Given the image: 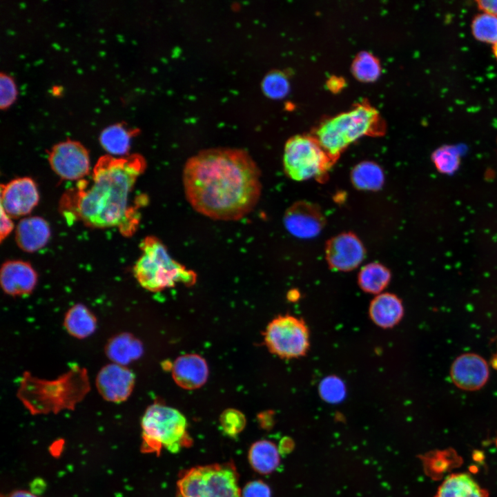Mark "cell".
<instances>
[{
    "label": "cell",
    "mask_w": 497,
    "mask_h": 497,
    "mask_svg": "<svg viewBox=\"0 0 497 497\" xmlns=\"http://www.w3.org/2000/svg\"><path fill=\"white\" fill-rule=\"evenodd\" d=\"M182 179L194 210L217 220L242 218L254 208L262 190L258 166L238 148L201 150L186 162Z\"/></svg>",
    "instance_id": "6da1fadb"
},
{
    "label": "cell",
    "mask_w": 497,
    "mask_h": 497,
    "mask_svg": "<svg viewBox=\"0 0 497 497\" xmlns=\"http://www.w3.org/2000/svg\"><path fill=\"white\" fill-rule=\"evenodd\" d=\"M146 167L138 154L115 157L101 156L96 163L91 182L78 181L76 187L65 193L59 210L68 220L80 221L88 227H118L124 235H131L138 222V213L128 206V199Z\"/></svg>",
    "instance_id": "7a4b0ae2"
},
{
    "label": "cell",
    "mask_w": 497,
    "mask_h": 497,
    "mask_svg": "<svg viewBox=\"0 0 497 497\" xmlns=\"http://www.w3.org/2000/svg\"><path fill=\"white\" fill-rule=\"evenodd\" d=\"M384 126L378 111L366 102L322 122L315 139L334 160L351 143L364 135H380Z\"/></svg>",
    "instance_id": "3957f363"
},
{
    "label": "cell",
    "mask_w": 497,
    "mask_h": 497,
    "mask_svg": "<svg viewBox=\"0 0 497 497\" xmlns=\"http://www.w3.org/2000/svg\"><path fill=\"white\" fill-rule=\"evenodd\" d=\"M142 255L133 267L134 275L145 289L161 291L181 283L193 285L196 273L175 260L166 246L155 236H147L141 242Z\"/></svg>",
    "instance_id": "277c9868"
},
{
    "label": "cell",
    "mask_w": 497,
    "mask_h": 497,
    "mask_svg": "<svg viewBox=\"0 0 497 497\" xmlns=\"http://www.w3.org/2000/svg\"><path fill=\"white\" fill-rule=\"evenodd\" d=\"M141 451L159 455L163 449L177 453L192 444L184 416L178 410L162 404L148 407L142 419Z\"/></svg>",
    "instance_id": "5b68a950"
},
{
    "label": "cell",
    "mask_w": 497,
    "mask_h": 497,
    "mask_svg": "<svg viewBox=\"0 0 497 497\" xmlns=\"http://www.w3.org/2000/svg\"><path fill=\"white\" fill-rule=\"evenodd\" d=\"M177 497H242L232 462L193 467L177 483Z\"/></svg>",
    "instance_id": "8992f818"
},
{
    "label": "cell",
    "mask_w": 497,
    "mask_h": 497,
    "mask_svg": "<svg viewBox=\"0 0 497 497\" xmlns=\"http://www.w3.org/2000/svg\"><path fill=\"white\" fill-rule=\"evenodd\" d=\"M333 161L315 137L296 135L290 138L284 146V169L295 181L322 176Z\"/></svg>",
    "instance_id": "52a82bcc"
},
{
    "label": "cell",
    "mask_w": 497,
    "mask_h": 497,
    "mask_svg": "<svg viewBox=\"0 0 497 497\" xmlns=\"http://www.w3.org/2000/svg\"><path fill=\"white\" fill-rule=\"evenodd\" d=\"M264 339L270 352L282 358L303 356L309 347V333L304 321L289 314L273 319L264 331Z\"/></svg>",
    "instance_id": "ba28073f"
},
{
    "label": "cell",
    "mask_w": 497,
    "mask_h": 497,
    "mask_svg": "<svg viewBox=\"0 0 497 497\" xmlns=\"http://www.w3.org/2000/svg\"><path fill=\"white\" fill-rule=\"evenodd\" d=\"M48 161L52 170L66 180H81L90 172L88 150L77 141L68 139L51 148Z\"/></svg>",
    "instance_id": "9c48e42d"
},
{
    "label": "cell",
    "mask_w": 497,
    "mask_h": 497,
    "mask_svg": "<svg viewBox=\"0 0 497 497\" xmlns=\"http://www.w3.org/2000/svg\"><path fill=\"white\" fill-rule=\"evenodd\" d=\"M39 200L37 186L30 177L16 178L1 185V208L10 217L28 215Z\"/></svg>",
    "instance_id": "30bf717a"
},
{
    "label": "cell",
    "mask_w": 497,
    "mask_h": 497,
    "mask_svg": "<svg viewBox=\"0 0 497 497\" xmlns=\"http://www.w3.org/2000/svg\"><path fill=\"white\" fill-rule=\"evenodd\" d=\"M364 248L360 240L351 233L331 238L326 246V257L330 267L336 271H349L363 260Z\"/></svg>",
    "instance_id": "8fae6325"
},
{
    "label": "cell",
    "mask_w": 497,
    "mask_h": 497,
    "mask_svg": "<svg viewBox=\"0 0 497 497\" xmlns=\"http://www.w3.org/2000/svg\"><path fill=\"white\" fill-rule=\"evenodd\" d=\"M284 224L293 236L309 239L317 236L324 224V217L313 204L300 201L293 204L286 211Z\"/></svg>",
    "instance_id": "7c38bea8"
},
{
    "label": "cell",
    "mask_w": 497,
    "mask_h": 497,
    "mask_svg": "<svg viewBox=\"0 0 497 497\" xmlns=\"http://www.w3.org/2000/svg\"><path fill=\"white\" fill-rule=\"evenodd\" d=\"M451 375L454 382L466 390H476L483 387L489 376L486 362L473 353L463 354L453 363Z\"/></svg>",
    "instance_id": "4fadbf2b"
},
{
    "label": "cell",
    "mask_w": 497,
    "mask_h": 497,
    "mask_svg": "<svg viewBox=\"0 0 497 497\" xmlns=\"http://www.w3.org/2000/svg\"><path fill=\"white\" fill-rule=\"evenodd\" d=\"M172 376L180 387L192 390L201 387L208 377V368L204 358L195 353L178 357L172 367Z\"/></svg>",
    "instance_id": "5bb4252c"
},
{
    "label": "cell",
    "mask_w": 497,
    "mask_h": 497,
    "mask_svg": "<svg viewBox=\"0 0 497 497\" xmlns=\"http://www.w3.org/2000/svg\"><path fill=\"white\" fill-rule=\"evenodd\" d=\"M1 284L11 295L30 293L37 283V275L29 262L8 260L1 268Z\"/></svg>",
    "instance_id": "9a60e30c"
},
{
    "label": "cell",
    "mask_w": 497,
    "mask_h": 497,
    "mask_svg": "<svg viewBox=\"0 0 497 497\" xmlns=\"http://www.w3.org/2000/svg\"><path fill=\"white\" fill-rule=\"evenodd\" d=\"M50 237L48 223L39 216L23 218L15 231V240L18 246L28 253L36 252L44 247Z\"/></svg>",
    "instance_id": "2e32d148"
},
{
    "label": "cell",
    "mask_w": 497,
    "mask_h": 497,
    "mask_svg": "<svg viewBox=\"0 0 497 497\" xmlns=\"http://www.w3.org/2000/svg\"><path fill=\"white\" fill-rule=\"evenodd\" d=\"M133 376L126 369L117 365L104 368L98 378V387L103 396L110 401L125 400L130 393Z\"/></svg>",
    "instance_id": "e0dca14e"
},
{
    "label": "cell",
    "mask_w": 497,
    "mask_h": 497,
    "mask_svg": "<svg viewBox=\"0 0 497 497\" xmlns=\"http://www.w3.org/2000/svg\"><path fill=\"white\" fill-rule=\"evenodd\" d=\"M369 315L376 325L391 328L397 324L403 315L402 302L394 294L380 293L371 301Z\"/></svg>",
    "instance_id": "ac0fdd59"
},
{
    "label": "cell",
    "mask_w": 497,
    "mask_h": 497,
    "mask_svg": "<svg viewBox=\"0 0 497 497\" xmlns=\"http://www.w3.org/2000/svg\"><path fill=\"white\" fill-rule=\"evenodd\" d=\"M436 497H485V492L468 474H453L439 487Z\"/></svg>",
    "instance_id": "d6986e66"
},
{
    "label": "cell",
    "mask_w": 497,
    "mask_h": 497,
    "mask_svg": "<svg viewBox=\"0 0 497 497\" xmlns=\"http://www.w3.org/2000/svg\"><path fill=\"white\" fill-rule=\"evenodd\" d=\"M132 133L121 124H113L101 132L99 143L110 155L124 156L130 149Z\"/></svg>",
    "instance_id": "ffe728a7"
},
{
    "label": "cell",
    "mask_w": 497,
    "mask_h": 497,
    "mask_svg": "<svg viewBox=\"0 0 497 497\" xmlns=\"http://www.w3.org/2000/svg\"><path fill=\"white\" fill-rule=\"evenodd\" d=\"M248 459L255 471L265 474L275 470L280 463L276 446L268 440L255 442L249 450Z\"/></svg>",
    "instance_id": "44dd1931"
},
{
    "label": "cell",
    "mask_w": 497,
    "mask_h": 497,
    "mask_svg": "<svg viewBox=\"0 0 497 497\" xmlns=\"http://www.w3.org/2000/svg\"><path fill=\"white\" fill-rule=\"evenodd\" d=\"M351 177L354 186L360 190L377 191L384 183L382 168L373 162H362L356 165Z\"/></svg>",
    "instance_id": "7402d4cb"
},
{
    "label": "cell",
    "mask_w": 497,
    "mask_h": 497,
    "mask_svg": "<svg viewBox=\"0 0 497 497\" xmlns=\"http://www.w3.org/2000/svg\"><path fill=\"white\" fill-rule=\"evenodd\" d=\"M391 278L389 271L382 264L373 262L367 264L360 271L358 284L369 293H379L388 285Z\"/></svg>",
    "instance_id": "603a6c76"
},
{
    "label": "cell",
    "mask_w": 497,
    "mask_h": 497,
    "mask_svg": "<svg viewBox=\"0 0 497 497\" xmlns=\"http://www.w3.org/2000/svg\"><path fill=\"white\" fill-rule=\"evenodd\" d=\"M351 70L354 77L363 82L376 81L381 74L378 59L367 51L360 52L353 61Z\"/></svg>",
    "instance_id": "cb8c5ba5"
},
{
    "label": "cell",
    "mask_w": 497,
    "mask_h": 497,
    "mask_svg": "<svg viewBox=\"0 0 497 497\" xmlns=\"http://www.w3.org/2000/svg\"><path fill=\"white\" fill-rule=\"evenodd\" d=\"M471 31L477 41L494 44L497 41V17L484 12L476 14L471 23Z\"/></svg>",
    "instance_id": "d4e9b609"
},
{
    "label": "cell",
    "mask_w": 497,
    "mask_h": 497,
    "mask_svg": "<svg viewBox=\"0 0 497 497\" xmlns=\"http://www.w3.org/2000/svg\"><path fill=\"white\" fill-rule=\"evenodd\" d=\"M436 169L444 174H452L459 167L460 155L456 148L450 145L442 146L431 155Z\"/></svg>",
    "instance_id": "484cf974"
},
{
    "label": "cell",
    "mask_w": 497,
    "mask_h": 497,
    "mask_svg": "<svg viewBox=\"0 0 497 497\" xmlns=\"http://www.w3.org/2000/svg\"><path fill=\"white\" fill-rule=\"evenodd\" d=\"M68 329L77 336H86L94 329L93 318L86 309L80 306L72 309L66 318Z\"/></svg>",
    "instance_id": "4316f807"
},
{
    "label": "cell",
    "mask_w": 497,
    "mask_h": 497,
    "mask_svg": "<svg viewBox=\"0 0 497 497\" xmlns=\"http://www.w3.org/2000/svg\"><path fill=\"white\" fill-rule=\"evenodd\" d=\"M262 89L269 97L282 98L287 94L289 89L288 79L281 72H272L264 79Z\"/></svg>",
    "instance_id": "83f0119b"
},
{
    "label": "cell",
    "mask_w": 497,
    "mask_h": 497,
    "mask_svg": "<svg viewBox=\"0 0 497 497\" xmlns=\"http://www.w3.org/2000/svg\"><path fill=\"white\" fill-rule=\"evenodd\" d=\"M321 397L330 403L342 400L345 396V387L342 381L335 376L324 378L320 384Z\"/></svg>",
    "instance_id": "f1b7e54d"
},
{
    "label": "cell",
    "mask_w": 497,
    "mask_h": 497,
    "mask_svg": "<svg viewBox=\"0 0 497 497\" xmlns=\"http://www.w3.org/2000/svg\"><path fill=\"white\" fill-rule=\"evenodd\" d=\"M220 424L226 434L234 436L244 428L246 418L240 411L234 409H228L222 413Z\"/></svg>",
    "instance_id": "f546056e"
},
{
    "label": "cell",
    "mask_w": 497,
    "mask_h": 497,
    "mask_svg": "<svg viewBox=\"0 0 497 497\" xmlns=\"http://www.w3.org/2000/svg\"><path fill=\"white\" fill-rule=\"evenodd\" d=\"M17 92L13 79L7 74L0 75V107L6 109L15 101Z\"/></svg>",
    "instance_id": "4dcf8cb0"
},
{
    "label": "cell",
    "mask_w": 497,
    "mask_h": 497,
    "mask_svg": "<svg viewBox=\"0 0 497 497\" xmlns=\"http://www.w3.org/2000/svg\"><path fill=\"white\" fill-rule=\"evenodd\" d=\"M242 497H271L270 488L260 480L248 483L244 488Z\"/></svg>",
    "instance_id": "1f68e13d"
},
{
    "label": "cell",
    "mask_w": 497,
    "mask_h": 497,
    "mask_svg": "<svg viewBox=\"0 0 497 497\" xmlns=\"http://www.w3.org/2000/svg\"><path fill=\"white\" fill-rule=\"evenodd\" d=\"M14 224L11 217L1 208L0 239L2 242L12 231Z\"/></svg>",
    "instance_id": "d6a6232c"
},
{
    "label": "cell",
    "mask_w": 497,
    "mask_h": 497,
    "mask_svg": "<svg viewBox=\"0 0 497 497\" xmlns=\"http://www.w3.org/2000/svg\"><path fill=\"white\" fill-rule=\"evenodd\" d=\"M476 3L482 12L497 17V0H479Z\"/></svg>",
    "instance_id": "836d02e7"
},
{
    "label": "cell",
    "mask_w": 497,
    "mask_h": 497,
    "mask_svg": "<svg viewBox=\"0 0 497 497\" xmlns=\"http://www.w3.org/2000/svg\"><path fill=\"white\" fill-rule=\"evenodd\" d=\"M344 81L342 79L339 77H331L327 81L328 88L333 92H338L342 87Z\"/></svg>",
    "instance_id": "e575fe53"
},
{
    "label": "cell",
    "mask_w": 497,
    "mask_h": 497,
    "mask_svg": "<svg viewBox=\"0 0 497 497\" xmlns=\"http://www.w3.org/2000/svg\"><path fill=\"white\" fill-rule=\"evenodd\" d=\"M6 497H37L34 494L26 490H17L9 494Z\"/></svg>",
    "instance_id": "d590c367"
},
{
    "label": "cell",
    "mask_w": 497,
    "mask_h": 497,
    "mask_svg": "<svg viewBox=\"0 0 497 497\" xmlns=\"http://www.w3.org/2000/svg\"><path fill=\"white\" fill-rule=\"evenodd\" d=\"M492 52L494 57L497 60V41L492 45Z\"/></svg>",
    "instance_id": "8d00e7d4"
}]
</instances>
